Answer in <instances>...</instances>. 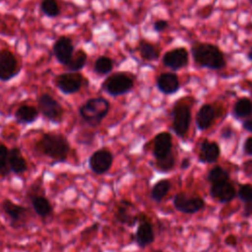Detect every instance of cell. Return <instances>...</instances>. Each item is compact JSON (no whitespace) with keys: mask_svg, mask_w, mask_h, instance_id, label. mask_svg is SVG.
I'll return each instance as SVG.
<instances>
[{"mask_svg":"<svg viewBox=\"0 0 252 252\" xmlns=\"http://www.w3.org/2000/svg\"><path fill=\"white\" fill-rule=\"evenodd\" d=\"M246 57L249 61H252V46L249 48V50L246 53Z\"/></svg>","mask_w":252,"mask_h":252,"instance_id":"obj_41","label":"cell"},{"mask_svg":"<svg viewBox=\"0 0 252 252\" xmlns=\"http://www.w3.org/2000/svg\"><path fill=\"white\" fill-rule=\"evenodd\" d=\"M31 202L36 215H38L41 218H46L50 216L52 212V207L50 202L44 196L37 194L33 195L31 198Z\"/></svg>","mask_w":252,"mask_h":252,"instance_id":"obj_24","label":"cell"},{"mask_svg":"<svg viewBox=\"0 0 252 252\" xmlns=\"http://www.w3.org/2000/svg\"><path fill=\"white\" fill-rule=\"evenodd\" d=\"M39 111L45 119L58 124L61 123L64 117V108L61 103L48 94H42L37 98Z\"/></svg>","mask_w":252,"mask_h":252,"instance_id":"obj_6","label":"cell"},{"mask_svg":"<svg viewBox=\"0 0 252 252\" xmlns=\"http://www.w3.org/2000/svg\"><path fill=\"white\" fill-rule=\"evenodd\" d=\"M175 164V158L173 154H170L169 156L160 158V159H156V167L158 170L161 172H167L171 170L174 167Z\"/></svg>","mask_w":252,"mask_h":252,"instance_id":"obj_31","label":"cell"},{"mask_svg":"<svg viewBox=\"0 0 252 252\" xmlns=\"http://www.w3.org/2000/svg\"><path fill=\"white\" fill-rule=\"evenodd\" d=\"M233 135H234L233 129L231 127H229V126H226V127L222 128V130H221V132L220 134V137L221 139H223V140H229V139H231L233 137Z\"/></svg>","mask_w":252,"mask_h":252,"instance_id":"obj_35","label":"cell"},{"mask_svg":"<svg viewBox=\"0 0 252 252\" xmlns=\"http://www.w3.org/2000/svg\"><path fill=\"white\" fill-rule=\"evenodd\" d=\"M172 154V136L169 132H160L154 138L153 155L156 159L163 158Z\"/></svg>","mask_w":252,"mask_h":252,"instance_id":"obj_13","label":"cell"},{"mask_svg":"<svg viewBox=\"0 0 252 252\" xmlns=\"http://www.w3.org/2000/svg\"><path fill=\"white\" fill-rule=\"evenodd\" d=\"M189 166H190V159H189L188 158H183V159H182V161H181V165H180V167H181L182 169H186V168H188Z\"/></svg>","mask_w":252,"mask_h":252,"instance_id":"obj_40","label":"cell"},{"mask_svg":"<svg viewBox=\"0 0 252 252\" xmlns=\"http://www.w3.org/2000/svg\"><path fill=\"white\" fill-rule=\"evenodd\" d=\"M8 163L10 165L11 170L14 173L22 174L28 169L27 161L19 148H12L9 151V160Z\"/></svg>","mask_w":252,"mask_h":252,"instance_id":"obj_19","label":"cell"},{"mask_svg":"<svg viewBox=\"0 0 252 252\" xmlns=\"http://www.w3.org/2000/svg\"><path fill=\"white\" fill-rule=\"evenodd\" d=\"M2 209L4 213L10 218L14 222L20 221L27 213V209L21 205L15 204L9 199H6L2 203Z\"/></svg>","mask_w":252,"mask_h":252,"instance_id":"obj_23","label":"cell"},{"mask_svg":"<svg viewBox=\"0 0 252 252\" xmlns=\"http://www.w3.org/2000/svg\"><path fill=\"white\" fill-rule=\"evenodd\" d=\"M87 59L88 56L86 51L84 49H79L75 52L69 63L65 65V69L67 70V72H79L85 67Z\"/></svg>","mask_w":252,"mask_h":252,"instance_id":"obj_27","label":"cell"},{"mask_svg":"<svg viewBox=\"0 0 252 252\" xmlns=\"http://www.w3.org/2000/svg\"><path fill=\"white\" fill-rule=\"evenodd\" d=\"M232 115L237 119L248 118L252 115V99L246 96L239 97L233 104Z\"/></svg>","mask_w":252,"mask_h":252,"instance_id":"obj_22","label":"cell"},{"mask_svg":"<svg viewBox=\"0 0 252 252\" xmlns=\"http://www.w3.org/2000/svg\"><path fill=\"white\" fill-rule=\"evenodd\" d=\"M35 148L39 153L57 162L65 161L70 152V144L67 138L61 134L50 132L41 136Z\"/></svg>","mask_w":252,"mask_h":252,"instance_id":"obj_2","label":"cell"},{"mask_svg":"<svg viewBox=\"0 0 252 252\" xmlns=\"http://www.w3.org/2000/svg\"><path fill=\"white\" fill-rule=\"evenodd\" d=\"M133 207L132 203H130L129 201L126 200H122L117 209H116V213H115V219L117 221L127 224V225H134L135 222L137 221L138 218L137 217H133L130 214V209Z\"/></svg>","mask_w":252,"mask_h":252,"instance_id":"obj_20","label":"cell"},{"mask_svg":"<svg viewBox=\"0 0 252 252\" xmlns=\"http://www.w3.org/2000/svg\"><path fill=\"white\" fill-rule=\"evenodd\" d=\"M172 130L179 138H184L188 133L191 123V106L183 101L174 103L171 111Z\"/></svg>","mask_w":252,"mask_h":252,"instance_id":"obj_5","label":"cell"},{"mask_svg":"<svg viewBox=\"0 0 252 252\" xmlns=\"http://www.w3.org/2000/svg\"><path fill=\"white\" fill-rule=\"evenodd\" d=\"M157 88L164 94H173L177 93L180 88L178 76L173 72L161 73L157 79Z\"/></svg>","mask_w":252,"mask_h":252,"instance_id":"obj_16","label":"cell"},{"mask_svg":"<svg viewBox=\"0 0 252 252\" xmlns=\"http://www.w3.org/2000/svg\"><path fill=\"white\" fill-rule=\"evenodd\" d=\"M210 194L212 198L220 203H228L236 197V190L230 181L211 185Z\"/></svg>","mask_w":252,"mask_h":252,"instance_id":"obj_14","label":"cell"},{"mask_svg":"<svg viewBox=\"0 0 252 252\" xmlns=\"http://www.w3.org/2000/svg\"><path fill=\"white\" fill-rule=\"evenodd\" d=\"M225 243L227 245H235L236 244V238L233 235H229L225 238Z\"/></svg>","mask_w":252,"mask_h":252,"instance_id":"obj_39","label":"cell"},{"mask_svg":"<svg viewBox=\"0 0 252 252\" xmlns=\"http://www.w3.org/2000/svg\"><path fill=\"white\" fill-rule=\"evenodd\" d=\"M84 82V77L79 72H66L59 75L55 80V85L57 89L65 94H72L82 88Z\"/></svg>","mask_w":252,"mask_h":252,"instance_id":"obj_8","label":"cell"},{"mask_svg":"<svg viewBox=\"0 0 252 252\" xmlns=\"http://www.w3.org/2000/svg\"><path fill=\"white\" fill-rule=\"evenodd\" d=\"M191 55L196 65L210 70H220L225 67V58L222 51L215 44L195 41L192 43Z\"/></svg>","mask_w":252,"mask_h":252,"instance_id":"obj_1","label":"cell"},{"mask_svg":"<svg viewBox=\"0 0 252 252\" xmlns=\"http://www.w3.org/2000/svg\"><path fill=\"white\" fill-rule=\"evenodd\" d=\"M134 88V80L125 72H116L108 76L102 83L101 89L111 96L126 94Z\"/></svg>","mask_w":252,"mask_h":252,"instance_id":"obj_4","label":"cell"},{"mask_svg":"<svg viewBox=\"0 0 252 252\" xmlns=\"http://www.w3.org/2000/svg\"><path fill=\"white\" fill-rule=\"evenodd\" d=\"M162 63L165 67L178 71L185 68L189 63V53L185 47H176L166 51L162 56Z\"/></svg>","mask_w":252,"mask_h":252,"instance_id":"obj_11","label":"cell"},{"mask_svg":"<svg viewBox=\"0 0 252 252\" xmlns=\"http://www.w3.org/2000/svg\"><path fill=\"white\" fill-rule=\"evenodd\" d=\"M113 69V61L110 57L101 55L96 58L94 64V71L99 75V76H104L109 74Z\"/></svg>","mask_w":252,"mask_h":252,"instance_id":"obj_28","label":"cell"},{"mask_svg":"<svg viewBox=\"0 0 252 252\" xmlns=\"http://www.w3.org/2000/svg\"><path fill=\"white\" fill-rule=\"evenodd\" d=\"M217 117L216 108L210 103L201 105L196 114V126L200 131L208 130Z\"/></svg>","mask_w":252,"mask_h":252,"instance_id":"obj_17","label":"cell"},{"mask_svg":"<svg viewBox=\"0 0 252 252\" xmlns=\"http://www.w3.org/2000/svg\"><path fill=\"white\" fill-rule=\"evenodd\" d=\"M173 206L180 213L194 215L205 208V202L199 196H188L180 192L173 197Z\"/></svg>","mask_w":252,"mask_h":252,"instance_id":"obj_7","label":"cell"},{"mask_svg":"<svg viewBox=\"0 0 252 252\" xmlns=\"http://www.w3.org/2000/svg\"><path fill=\"white\" fill-rule=\"evenodd\" d=\"M243 215H244V217H251L252 216V200L249 201V202L244 203Z\"/></svg>","mask_w":252,"mask_h":252,"instance_id":"obj_37","label":"cell"},{"mask_svg":"<svg viewBox=\"0 0 252 252\" xmlns=\"http://www.w3.org/2000/svg\"><path fill=\"white\" fill-rule=\"evenodd\" d=\"M138 52L146 61H156L159 57L158 48L152 42L142 39L138 43Z\"/></svg>","mask_w":252,"mask_h":252,"instance_id":"obj_25","label":"cell"},{"mask_svg":"<svg viewBox=\"0 0 252 252\" xmlns=\"http://www.w3.org/2000/svg\"><path fill=\"white\" fill-rule=\"evenodd\" d=\"M243 153L252 157V137H247L243 144Z\"/></svg>","mask_w":252,"mask_h":252,"instance_id":"obj_36","label":"cell"},{"mask_svg":"<svg viewBox=\"0 0 252 252\" xmlns=\"http://www.w3.org/2000/svg\"><path fill=\"white\" fill-rule=\"evenodd\" d=\"M238 198L246 203L252 200V185L251 184H241L237 190Z\"/></svg>","mask_w":252,"mask_h":252,"instance_id":"obj_32","label":"cell"},{"mask_svg":"<svg viewBox=\"0 0 252 252\" xmlns=\"http://www.w3.org/2000/svg\"><path fill=\"white\" fill-rule=\"evenodd\" d=\"M135 240L139 247L145 248L152 244L155 240V232L152 223L146 220H140V223L136 229Z\"/></svg>","mask_w":252,"mask_h":252,"instance_id":"obj_18","label":"cell"},{"mask_svg":"<svg viewBox=\"0 0 252 252\" xmlns=\"http://www.w3.org/2000/svg\"><path fill=\"white\" fill-rule=\"evenodd\" d=\"M207 179L211 185L222 183L229 180V173L221 166H215L209 171Z\"/></svg>","mask_w":252,"mask_h":252,"instance_id":"obj_29","label":"cell"},{"mask_svg":"<svg viewBox=\"0 0 252 252\" xmlns=\"http://www.w3.org/2000/svg\"><path fill=\"white\" fill-rule=\"evenodd\" d=\"M171 183L168 179H160L155 183L151 190V198L156 202H160L169 192Z\"/></svg>","mask_w":252,"mask_h":252,"instance_id":"obj_26","label":"cell"},{"mask_svg":"<svg viewBox=\"0 0 252 252\" xmlns=\"http://www.w3.org/2000/svg\"><path fill=\"white\" fill-rule=\"evenodd\" d=\"M249 92H250V94H251V97H252V83H250V87H249Z\"/></svg>","mask_w":252,"mask_h":252,"instance_id":"obj_42","label":"cell"},{"mask_svg":"<svg viewBox=\"0 0 252 252\" xmlns=\"http://www.w3.org/2000/svg\"><path fill=\"white\" fill-rule=\"evenodd\" d=\"M248 1H249V3L252 5V0H248Z\"/></svg>","mask_w":252,"mask_h":252,"instance_id":"obj_43","label":"cell"},{"mask_svg":"<svg viewBox=\"0 0 252 252\" xmlns=\"http://www.w3.org/2000/svg\"><path fill=\"white\" fill-rule=\"evenodd\" d=\"M220 155V149L217 142L205 139L200 144L198 158L203 163H213L218 160Z\"/></svg>","mask_w":252,"mask_h":252,"instance_id":"obj_15","label":"cell"},{"mask_svg":"<svg viewBox=\"0 0 252 252\" xmlns=\"http://www.w3.org/2000/svg\"><path fill=\"white\" fill-rule=\"evenodd\" d=\"M242 127L249 133H252V118H247L242 122Z\"/></svg>","mask_w":252,"mask_h":252,"instance_id":"obj_38","label":"cell"},{"mask_svg":"<svg viewBox=\"0 0 252 252\" xmlns=\"http://www.w3.org/2000/svg\"><path fill=\"white\" fill-rule=\"evenodd\" d=\"M154 31L157 32H161L163 31H165L168 28V22L166 20H157L155 21L154 25H153Z\"/></svg>","mask_w":252,"mask_h":252,"instance_id":"obj_34","label":"cell"},{"mask_svg":"<svg viewBox=\"0 0 252 252\" xmlns=\"http://www.w3.org/2000/svg\"><path fill=\"white\" fill-rule=\"evenodd\" d=\"M37 117L38 110L32 105H21L15 112V118L17 122L21 124H32L37 119Z\"/></svg>","mask_w":252,"mask_h":252,"instance_id":"obj_21","label":"cell"},{"mask_svg":"<svg viewBox=\"0 0 252 252\" xmlns=\"http://www.w3.org/2000/svg\"><path fill=\"white\" fill-rule=\"evenodd\" d=\"M9 160V150L5 145L0 144V169L6 167Z\"/></svg>","mask_w":252,"mask_h":252,"instance_id":"obj_33","label":"cell"},{"mask_svg":"<svg viewBox=\"0 0 252 252\" xmlns=\"http://www.w3.org/2000/svg\"><path fill=\"white\" fill-rule=\"evenodd\" d=\"M56 60L63 66L69 63L74 55V44L71 38L62 35L58 37L52 47Z\"/></svg>","mask_w":252,"mask_h":252,"instance_id":"obj_12","label":"cell"},{"mask_svg":"<svg viewBox=\"0 0 252 252\" xmlns=\"http://www.w3.org/2000/svg\"><path fill=\"white\" fill-rule=\"evenodd\" d=\"M113 162V155L107 149H99L89 158V166L95 174H103L109 170Z\"/></svg>","mask_w":252,"mask_h":252,"instance_id":"obj_10","label":"cell"},{"mask_svg":"<svg viewBox=\"0 0 252 252\" xmlns=\"http://www.w3.org/2000/svg\"><path fill=\"white\" fill-rule=\"evenodd\" d=\"M109 109V101L104 97L98 96L90 98L82 104L79 108V114L86 123L92 127H95L107 116Z\"/></svg>","mask_w":252,"mask_h":252,"instance_id":"obj_3","label":"cell"},{"mask_svg":"<svg viewBox=\"0 0 252 252\" xmlns=\"http://www.w3.org/2000/svg\"><path fill=\"white\" fill-rule=\"evenodd\" d=\"M40 11L48 18H55L60 14V7L56 0H41Z\"/></svg>","mask_w":252,"mask_h":252,"instance_id":"obj_30","label":"cell"},{"mask_svg":"<svg viewBox=\"0 0 252 252\" xmlns=\"http://www.w3.org/2000/svg\"><path fill=\"white\" fill-rule=\"evenodd\" d=\"M21 67L18 60L9 49L0 50V81L8 82L18 75Z\"/></svg>","mask_w":252,"mask_h":252,"instance_id":"obj_9","label":"cell"}]
</instances>
